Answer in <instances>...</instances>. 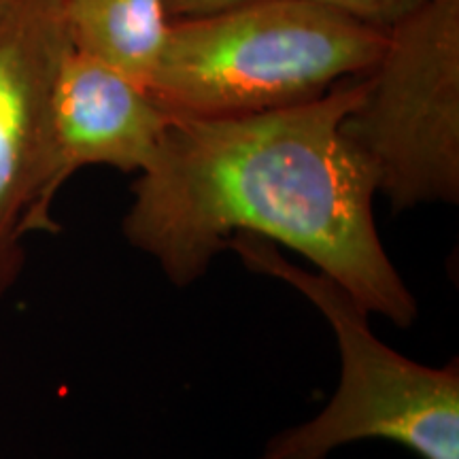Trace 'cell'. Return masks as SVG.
Masks as SVG:
<instances>
[{
	"label": "cell",
	"instance_id": "obj_1",
	"mask_svg": "<svg viewBox=\"0 0 459 459\" xmlns=\"http://www.w3.org/2000/svg\"><path fill=\"white\" fill-rule=\"evenodd\" d=\"M361 88L364 74L304 105L172 119L132 181L124 238L187 287L234 234H254L300 254L370 315L411 328L419 307L378 237L375 179L342 134Z\"/></svg>",
	"mask_w": 459,
	"mask_h": 459
},
{
	"label": "cell",
	"instance_id": "obj_2",
	"mask_svg": "<svg viewBox=\"0 0 459 459\" xmlns=\"http://www.w3.org/2000/svg\"><path fill=\"white\" fill-rule=\"evenodd\" d=\"M385 37L317 0H254L172 20L147 90L172 119L277 111L370 73Z\"/></svg>",
	"mask_w": 459,
	"mask_h": 459
},
{
	"label": "cell",
	"instance_id": "obj_3",
	"mask_svg": "<svg viewBox=\"0 0 459 459\" xmlns=\"http://www.w3.org/2000/svg\"><path fill=\"white\" fill-rule=\"evenodd\" d=\"M249 271L283 281L328 321L341 353V383L319 415L281 429L257 459H330L359 440H389L421 459H459V361L426 366L378 341L344 287L281 255L254 234L228 243Z\"/></svg>",
	"mask_w": 459,
	"mask_h": 459
},
{
	"label": "cell",
	"instance_id": "obj_4",
	"mask_svg": "<svg viewBox=\"0 0 459 459\" xmlns=\"http://www.w3.org/2000/svg\"><path fill=\"white\" fill-rule=\"evenodd\" d=\"M342 134L394 213L459 203V0H429L385 30Z\"/></svg>",
	"mask_w": 459,
	"mask_h": 459
},
{
	"label": "cell",
	"instance_id": "obj_5",
	"mask_svg": "<svg viewBox=\"0 0 459 459\" xmlns=\"http://www.w3.org/2000/svg\"><path fill=\"white\" fill-rule=\"evenodd\" d=\"M170 122L147 85L71 45L51 90L41 183L26 237L60 230L51 209L65 183L85 166L130 175L145 170Z\"/></svg>",
	"mask_w": 459,
	"mask_h": 459
},
{
	"label": "cell",
	"instance_id": "obj_6",
	"mask_svg": "<svg viewBox=\"0 0 459 459\" xmlns=\"http://www.w3.org/2000/svg\"><path fill=\"white\" fill-rule=\"evenodd\" d=\"M68 48L62 0H0V298L26 262V217L41 183L51 90Z\"/></svg>",
	"mask_w": 459,
	"mask_h": 459
},
{
	"label": "cell",
	"instance_id": "obj_7",
	"mask_svg": "<svg viewBox=\"0 0 459 459\" xmlns=\"http://www.w3.org/2000/svg\"><path fill=\"white\" fill-rule=\"evenodd\" d=\"M74 49L149 83L169 39L166 0H62Z\"/></svg>",
	"mask_w": 459,
	"mask_h": 459
},
{
	"label": "cell",
	"instance_id": "obj_8",
	"mask_svg": "<svg viewBox=\"0 0 459 459\" xmlns=\"http://www.w3.org/2000/svg\"><path fill=\"white\" fill-rule=\"evenodd\" d=\"M378 30H389L429 0H317Z\"/></svg>",
	"mask_w": 459,
	"mask_h": 459
},
{
	"label": "cell",
	"instance_id": "obj_9",
	"mask_svg": "<svg viewBox=\"0 0 459 459\" xmlns=\"http://www.w3.org/2000/svg\"><path fill=\"white\" fill-rule=\"evenodd\" d=\"M245 3H254V0H166V7H169L172 20H179V17L215 13V11L237 7V4Z\"/></svg>",
	"mask_w": 459,
	"mask_h": 459
}]
</instances>
